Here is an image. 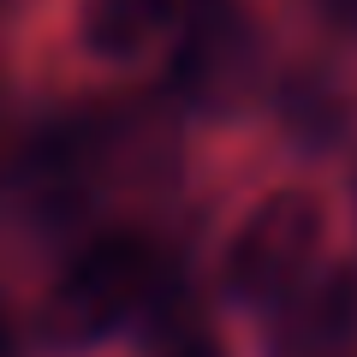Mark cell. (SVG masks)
Segmentation results:
<instances>
[{
    "label": "cell",
    "instance_id": "1",
    "mask_svg": "<svg viewBox=\"0 0 357 357\" xmlns=\"http://www.w3.org/2000/svg\"><path fill=\"white\" fill-rule=\"evenodd\" d=\"M155 268H161V256L137 232L89 238L60 268V280L48 286V298H42V333L60 340V345H77V340H96V333L119 328L149 298Z\"/></svg>",
    "mask_w": 357,
    "mask_h": 357
},
{
    "label": "cell",
    "instance_id": "2",
    "mask_svg": "<svg viewBox=\"0 0 357 357\" xmlns=\"http://www.w3.org/2000/svg\"><path fill=\"white\" fill-rule=\"evenodd\" d=\"M328 244V208L316 191H274L244 215V227L227 238V286L250 304L280 298Z\"/></svg>",
    "mask_w": 357,
    "mask_h": 357
},
{
    "label": "cell",
    "instance_id": "3",
    "mask_svg": "<svg viewBox=\"0 0 357 357\" xmlns=\"http://www.w3.org/2000/svg\"><path fill=\"white\" fill-rule=\"evenodd\" d=\"M178 0H77V42L96 60H137L173 30Z\"/></svg>",
    "mask_w": 357,
    "mask_h": 357
},
{
    "label": "cell",
    "instance_id": "4",
    "mask_svg": "<svg viewBox=\"0 0 357 357\" xmlns=\"http://www.w3.org/2000/svg\"><path fill=\"white\" fill-rule=\"evenodd\" d=\"M167 357H220V345L208 340V333H191V340H178Z\"/></svg>",
    "mask_w": 357,
    "mask_h": 357
},
{
    "label": "cell",
    "instance_id": "5",
    "mask_svg": "<svg viewBox=\"0 0 357 357\" xmlns=\"http://www.w3.org/2000/svg\"><path fill=\"white\" fill-rule=\"evenodd\" d=\"M321 13H333L340 24H357V0H321Z\"/></svg>",
    "mask_w": 357,
    "mask_h": 357
}]
</instances>
